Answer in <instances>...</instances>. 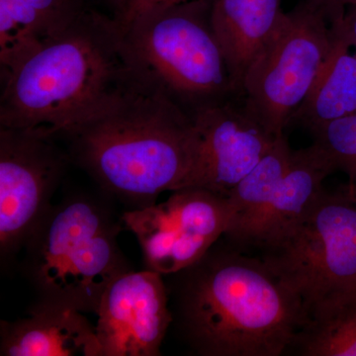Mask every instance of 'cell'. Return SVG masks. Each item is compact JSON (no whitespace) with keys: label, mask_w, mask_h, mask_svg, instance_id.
<instances>
[{"label":"cell","mask_w":356,"mask_h":356,"mask_svg":"<svg viewBox=\"0 0 356 356\" xmlns=\"http://www.w3.org/2000/svg\"><path fill=\"white\" fill-rule=\"evenodd\" d=\"M170 275L173 323L197 355H284L308 317L302 299L261 257L226 238Z\"/></svg>","instance_id":"cell-1"},{"label":"cell","mask_w":356,"mask_h":356,"mask_svg":"<svg viewBox=\"0 0 356 356\" xmlns=\"http://www.w3.org/2000/svg\"><path fill=\"white\" fill-rule=\"evenodd\" d=\"M0 127L64 138L137 84L111 14L88 6L1 77Z\"/></svg>","instance_id":"cell-2"},{"label":"cell","mask_w":356,"mask_h":356,"mask_svg":"<svg viewBox=\"0 0 356 356\" xmlns=\"http://www.w3.org/2000/svg\"><path fill=\"white\" fill-rule=\"evenodd\" d=\"M70 156L110 197L132 209L184 188L193 154L191 115L140 83L65 135Z\"/></svg>","instance_id":"cell-3"},{"label":"cell","mask_w":356,"mask_h":356,"mask_svg":"<svg viewBox=\"0 0 356 356\" xmlns=\"http://www.w3.org/2000/svg\"><path fill=\"white\" fill-rule=\"evenodd\" d=\"M123 225L106 203L86 194L51 205L24 247L38 301L97 313L110 283L132 270L117 242Z\"/></svg>","instance_id":"cell-4"},{"label":"cell","mask_w":356,"mask_h":356,"mask_svg":"<svg viewBox=\"0 0 356 356\" xmlns=\"http://www.w3.org/2000/svg\"><path fill=\"white\" fill-rule=\"evenodd\" d=\"M214 0L156 4L122 25L136 81L189 114L235 93L211 24Z\"/></svg>","instance_id":"cell-5"},{"label":"cell","mask_w":356,"mask_h":356,"mask_svg":"<svg viewBox=\"0 0 356 356\" xmlns=\"http://www.w3.org/2000/svg\"><path fill=\"white\" fill-rule=\"evenodd\" d=\"M259 250L309 311L356 286V202L344 187L324 189L298 222Z\"/></svg>","instance_id":"cell-6"},{"label":"cell","mask_w":356,"mask_h":356,"mask_svg":"<svg viewBox=\"0 0 356 356\" xmlns=\"http://www.w3.org/2000/svg\"><path fill=\"white\" fill-rule=\"evenodd\" d=\"M331 16L308 1L283 14L273 37L248 70L245 107L277 138L289 125L332 46Z\"/></svg>","instance_id":"cell-7"},{"label":"cell","mask_w":356,"mask_h":356,"mask_svg":"<svg viewBox=\"0 0 356 356\" xmlns=\"http://www.w3.org/2000/svg\"><path fill=\"white\" fill-rule=\"evenodd\" d=\"M228 198L199 187L172 191L161 204L124 213L136 236L145 269L166 276L199 261L231 226Z\"/></svg>","instance_id":"cell-8"},{"label":"cell","mask_w":356,"mask_h":356,"mask_svg":"<svg viewBox=\"0 0 356 356\" xmlns=\"http://www.w3.org/2000/svg\"><path fill=\"white\" fill-rule=\"evenodd\" d=\"M69 156L55 138L0 127V252L24 248L51 205Z\"/></svg>","instance_id":"cell-9"},{"label":"cell","mask_w":356,"mask_h":356,"mask_svg":"<svg viewBox=\"0 0 356 356\" xmlns=\"http://www.w3.org/2000/svg\"><path fill=\"white\" fill-rule=\"evenodd\" d=\"M191 118L193 154L184 188L199 187L227 197L276 140L245 105L227 99L195 110Z\"/></svg>","instance_id":"cell-10"},{"label":"cell","mask_w":356,"mask_h":356,"mask_svg":"<svg viewBox=\"0 0 356 356\" xmlns=\"http://www.w3.org/2000/svg\"><path fill=\"white\" fill-rule=\"evenodd\" d=\"M163 275L128 271L110 283L98 307L95 329L102 356H158L173 323Z\"/></svg>","instance_id":"cell-11"},{"label":"cell","mask_w":356,"mask_h":356,"mask_svg":"<svg viewBox=\"0 0 356 356\" xmlns=\"http://www.w3.org/2000/svg\"><path fill=\"white\" fill-rule=\"evenodd\" d=\"M0 325L1 356H102L95 327L72 307L38 301L27 317Z\"/></svg>","instance_id":"cell-12"},{"label":"cell","mask_w":356,"mask_h":356,"mask_svg":"<svg viewBox=\"0 0 356 356\" xmlns=\"http://www.w3.org/2000/svg\"><path fill=\"white\" fill-rule=\"evenodd\" d=\"M334 172V163L315 143L293 151L289 168L270 203L236 247L259 250L298 222L324 191L325 177Z\"/></svg>","instance_id":"cell-13"},{"label":"cell","mask_w":356,"mask_h":356,"mask_svg":"<svg viewBox=\"0 0 356 356\" xmlns=\"http://www.w3.org/2000/svg\"><path fill=\"white\" fill-rule=\"evenodd\" d=\"M280 0H214L211 24L221 46L234 91L242 92L250 65L280 25Z\"/></svg>","instance_id":"cell-14"},{"label":"cell","mask_w":356,"mask_h":356,"mask_svg":"<svg viewBox=\"0 0 356 356\" xmlns=\"http://www.w3.org/2000/svg\"><path fill=\"white\" fill-rule=\"evenodd\" d=\"M88 0H0V72L6 76L35 51L64 32Z\"/></svg>","instance_id":"cell-15"},{"label":"cell","mask_w":356,"mask_h":356,"mask_svg":"<svg viewBox=\"0 0 356 356\" xmlns=\"http://www.w3.org/2000/svg\"><path fill=\"white\" fill-rule=\"evenodd\" d=\"M344 13L331 18L329 55L305 100L290 121L311 133L356 112V48L344 25Z\"/></svg>","instance_id":"cell-16"},{"label":"cell","mask_w":356,"mask_h":356,"mask_svg":"<svg viewBox=\"0 0 356 356\" xmlns=\"http://www.w3.org/2000/svg\"><path fill=\"white\" fill-rule=\"evenodd\" d=\"M287 353L356 356V286L334 293L312 306Z\"/></svg>","instance_id":"cell-17"},{"label":"cell","mask_w":356,"mask_h":356,"mask_svg":"<svg viewBox=\"0 0 356 356\" xmlns=\"http://www.w3.org/2000/svg\"><path fill=\"white\" fill-rule=\"evenodd\" d=\"M292 154L284 135L276 138L273 147L252 172L229 192L227 198L233 218L224 235L228 242L234 245L242 242L248 229L266 209L289 168Z\"/></svg>","instance_id":"cell-18"},{"label":"cell","mask_w":356,"mask_h":356,"mask_svg":"<svg viewBox=\"0 0 356 356\" xmlns=\"http://www.w3.org/2000/svg\"><path fill=\"white\" fill-rule=\"evenodd\" d=\"M317 144L332 159L337 170L350 177L356 170V112L325 124L312 133Z\"/></svg>","instance_id":"cell-19"},{"label":"cell","mask_w":356,"mask_h":356,"mask_svg":"<svg viewBox=\"0 0 356 356\" xmlns=\"http://www.w3.org/2000/svg\"><path fill=\"white\" fill-rule=\"evenodd\" d=\"M159 2L161 0H128L127 13H126L125 17L121 21V24L125 25L136 15L144 13L145 10L151 8Z\"/></svg>","instance_id":"cell-20"},{"label":"cell","mask_w":356,"mask_h":356,"mask_svg":"<svg viewBox=\"0 0 356 356\" xmlns=\"http://www.w3.org/2000/svg\"><path fill=\"white\" fill-rule=\"evenodd\" d=\"M103 1L108 6L110 14L121 22L127 13L128 0H103Z\"/></svg>","instance_id":"cell-21"},{"label":"cell","mask_w":356,"mask_h":356,"mask_svg":"<svg viewBox=\"0 0 356 356\" xmlns=\"http://www.w3.org/2000/svg\"><path fill=\"white\" fill-rule=\"evenodd\" d=\"M343 22L356 48V4L348 7V10L344 13Z\"/></svg>","instance_id":"cell-22"},{"label":"cell","mask_w":356,"mask_h":356,"mask_svg":"<svg viewBox=\"0 0 356 356\" xmlns=\"http://www.w3.org/2000/svg\"><path fill=\"white\" fill-rule=\"evenodd\" d=\"M317 6L323 7L325 10L327 11L330 15H334V14L343 13V11H339L337 9V0H310Z\"/></svg>","instance_id":"cell-23"},{"label":"cell","mask_w":356,"mask_h":356,"mask_svg":"<svg viewBox=\"0 0 356 356\" xmlns=\"http://www.w3.org/2000/svg\"><path fill=\"white\" fill-rule=\"evenodd\" d=\"M356 4V0H337V9L339 11H346V6Z\"/></svg>","instance_id":"cell-24"},{"label":"cell","mask_w":356,"mask_h":356,"mask_svg":"<svg viewBox=\"0 0 356 356\" xmlns=\"http://www.w3.org/2000/svg\"><path fill=\"white\" fill-rule=\"evenodd\" d=\"M184 1H187V0H161V2H159V4H175V3H180V2H184Z\"/></svg>","instance_id":"cell-25"}]
</instances>
